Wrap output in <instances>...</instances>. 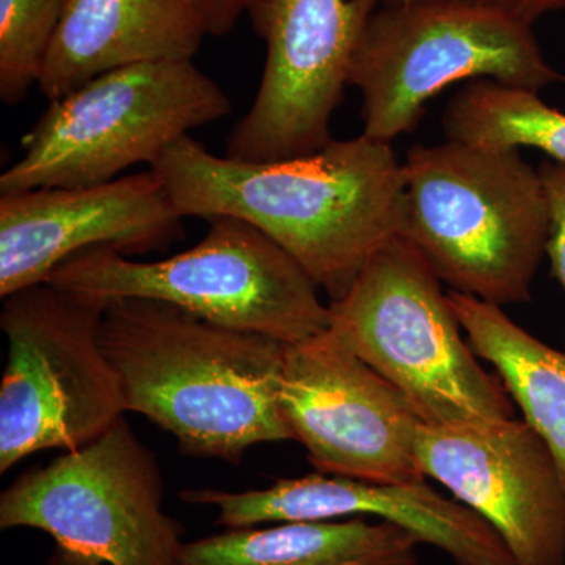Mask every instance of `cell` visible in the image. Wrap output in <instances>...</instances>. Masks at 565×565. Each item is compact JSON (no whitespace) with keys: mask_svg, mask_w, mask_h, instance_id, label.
Segmentation results:
<instances>
[{"mask_svg":"<svg viewBox=\"0 0 565 565\" xmlns=\"http://www.w3.org/2000/svg\"><path fill=\"white\" fill-rule=\"evenodd\" d=\"M150 169L182 217H236L275 241L330 302L403 236L404 163L392 143L360 134L274 162L215 156L191 136Z\"/></svg>","mask_w":565,"mask_h":565,"instance_id":"1","label":"cell"},{"mask_svg":"<svg viewBox=\"0 0 565 565\" xmlns=\"http://www.w3.org/2000/svg\"><path fill=\"white\" fill-rule=\"evenodd\" d=\"M419 470L503 539L516 565H565V487L552 451L515 418L423 424Z\"/></svg>","mask_w":565,"mask_h":565,"instance_id":"12","label":"cell"},{"mask_svg":"<svg viewBox=\"0 0 565 565\" xmlns=\"http://www.w3.org/2000/svg\"><path fill=\"white\" fill-rule=\"evenodd\" d=\"M382 2L244 0L266 41V63L250 109L230 134L226 158L285 161L326 147L356 43Z\"/></svg>","mask_w":565,"mask_h":565,"instance_id":"10","label":"cell"},{"mask_svg":"<svg viewBox=\"0 0 565 565\" xmlns=\"http://www.w3.org/2000/svg\"><path fill=\"white\" fill-rule=\"evenodd\" d=\"M243 10L244 0H68L40 90L54 102L121 66L192 61Z\"/></svg>","mask_w":565,"mask_h":565,"instance_id":"15","label":"cell"},{"mask_svg":"<svg viewBox=\"0 0 565 565\" xmlns=\"http://www.w3.org/2000/svg\"><path fill=\"white\" fill-rule=\"evenodd\" d=\"M180 498L189 504L217 509V525L226 530L373 516L404 527L422 544L441 550L456 565H516L503 539L486 520L459 501L435 492L426 481L379 484L313 473L278 479L267 489L239 493L188 489Z\"/></svg>","mask_w":565,"mask_h":565,"instance_id":"14","label":"cell"},{"mask_svg":"<svg viewBox=\"0 0 565 565\" xmlns=\"http://www.w3.org/2000/svg\"><path fill=\"white\" fill-rule=\"evenodd\" d=\"M441 128L446 140L503 150L534 148L550 161L565 163V114L527 88L470 81L446 104Z\"/></svg>","mask_w":565,"mask_h":565,"instance_id":"18","label":"cell"},{"mask_svg":"<svg viewBox=\"0 0 565 565\" xmlns=\"http://www.w3.org/2000/svg\"><path fill=\"white\" fill-rule=\"evenodd\" d=\"M404 163L408 241L449 291L526 303L546 256L548 206L520 150L446 140L414 145Z\"/></svg>","mask_w":565,"mask_h":565,"instance_id":"3","label":"cell"},{"mask_svg":"<svg viewBox=\"0 0 565 565\" xmlns=\"http://www.w3.org/2000/svg\"><path fill=\"white\" fill-rule=\"evenodd\" d=\"M548 206V241L546 256L552 275L565 291V163L545 161L537 167Z\"/></svg>","mask_w":565,"mask_h":565,"instance_id":"20","label":"cell"},{"mask_svg":"<svg viewBox=\"0 0 565 565\" xmlns=\"http://www.w3.org/2000/svg\"><path fill=\"white\" fill-rule=\"evenodd\" d=\"M182 221L151 169L88 188L0 193V297L47 281L92 248L128 256L169 247Z\"/></svg>","mask_w":565,"mask_h":565,"instance_id":"13","label":"cell"},{"mask_svg":"<svg viewBox=\"0 0 565 565\" xmlns=\"http://www.w3.org/2000/svg\"><path fill=\"white\" fill-rule=\"evenodd\" d=\"M415 534L364 516L226 530L184 545L181 565H418Z\"/></svg>","mask_w":565,"mask_h":565,"instance_id":"16","label":"cell"},{"mask_svg":"<svg viewBox=\"0 0 565 565\" xmlns=\"http://www.w3.org/2000/svg\"><path fill=\"white\" fill-rule=\"evenodd\" d=\"M468 344L492 364L505 392L548 446L565 487V353L542 343L498 305L448 291Z\"/></svg>","mask_w":565,"mask_h":565,"instance_id":"17","label":"cell"},{"mask_svg":"<svg viewBox=\"0 0 565 565\" xmlns=\"http://www.w3.org/2000/svg\"><path fill=\"white\" fill-rule=\"evenodd\" d=\"M162 498L154 452L120 416L90 444L3 490L0 527L50 534V565H181L184 530Z\"/></svg>","mask_w":565,"mask_h":565,"instance_id":"9","label":"cell"},{"mask_svg":"<svg viewBox=\"0 0 565 565\" xmlns=\"http://www.w3.org/2000/svg\"><path fill=\"white\" fill-rule=\"evenodd\" d=\"M189 250L159 262H136L111 248H92L62 263L47 282L102 300L152 299L204 321L263 334L285 344L330 327L319 286L285 248L236 217L211 218Z\"/></svg>","mask_w":565,"mask_h":565,"instance_id":"4","label":"cell"},{"mask_svg":"<svg viewBox=\"0 0 565 565\" xmlns=\"http://www.w3.org/2000/svg\"><path fill=\"white\" fill-rule=\"evenodd\" d=\"M230 114L226 93L192 61L107 71L50 102L22 141L24 154L0 174V193L117 180Z\"/></svg>","mask_w":565,"mask_h":565,"instance_id":"7","label":"cell"},{"mask_svg":"<svg viewBox=\"0 0 565 565\" xmlns=\"http://www.w3.org/2000/svg\"><path fill=\"white\" fill-rule=\"evenodd\" d=\"M476 79L541 93L565 77L533 25L449 0L382 2L349 70V87L362 96V134L385 143L414 131L438 93Z\"/></svg>","mask_w":565,"mask_h":565,"instance_id":"6","label":"cell"},{"mask_svg":"<svg viewBox=\"0 0 565 565\" xmlns=\"http://www.w3.org/2000/svg\"><path fill=\"white\" fill-rule=\"evenodd\" d=\"M106 305L47 281L3 297L2 473L43 449L90 444L126 414L120 379L99 341Z\"/></svg>","mask_w":565,"mask_h":565,"instance_id":"8","label":"cell"},{"mask_svg":"<svg viewBox=\"0 0 565 565\" xmlns=\"http://www.w3.org/2000/svg\"><path fill=\"white\" fill-rule=\"evenodd\" d=\"M280 408L318 473L379 484L426 481L416 459L423 419L329 329L286 344Z\"/></svg>","mask_w":565,"mask_h":565,"instance_id":"11","label":"cell"},{"mask_svg":"<svg viewBox=\"0 0 565 565\" xmlns=\"http://www.w3.org/2000/svg\"><path fill=\"white\" fill-rule=\"evenodd\" d=\"M329 307L330 332L396 386L427 426L514 418L503 382L478 362L448 292L404 236Z\"/></svg>","mask_w":565,"mask_h":565,"instance_id":"5","label":"cell"},{"mask_svg":"<svg viewBox=\"0 0 565 565\" xmlns=\"http://www.w3.org/2000/svg\"><path fill=\"white\" fill-rule=\"evenodd\" d=\"M68 0H0V99L20 104L39 85Z\"/></svg>","mask_w":565,"mask_h":565,"instance_id":"19","label":"cell"},{"mask_svg":"<svg viewBox=\"0 0 565 565\" xmlns=\"http://www.w3.org/2000/svg\"><path fill=\"white\" fill-rule=\"evenodd\" d=\"M99 341L126 412L172 434L182 455L239 463L252 446L294 440L280 408L285 343L152 299L107 303Z\"/></svg>","mask_w":565,"mask_h":565,"instance_id":"2","label":"cell"},{"mask_svg":"<svg viewBox=\"0 0 565 565\" xmlns=\"http://www.w3.org/2000/svg\"><path fill=\"white\" fill-rule=\"evenodd\" d=\"M384 2H397V0H384ZM449 2L470 3V6L500 11L533 28L542 18L565 11V0H449Z\"/></svg>","mask_w":565,"mask_h":565,"instance_id":"21","label":"cell"}]
</instances>
